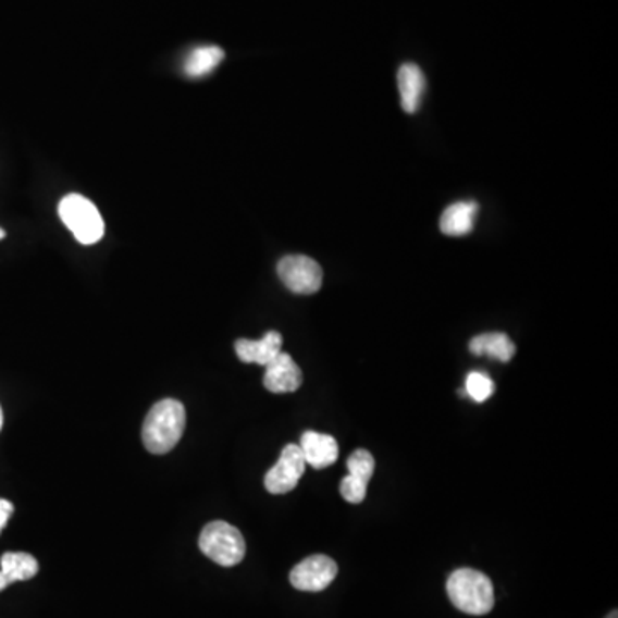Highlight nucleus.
<instances>
[{
    "label": "nucleus",
    "mask_w": 618,
    "mask_h": 618,
    "mask_svg": "<svg viewBox=\"0 0 618 618\" xmlns=\"http://www.w3.org/2000/svg\"><path fill=\"white\" fill-rule=\"evenodd\" d=\"M186 428V409L180 400L154 404L143 424V444L151 454H168L180 444Z\"/></svg>",
    "instance_id": "obj_1"
},
{
    "label": "nucleus",
    "mask_w": 618,
    "mask_h": 618,
    "mask_svg": "<svg viewBox=\"0 0 618 618\" xmlns=\"http://www.w3.org/2000/svg\"><path fill=\"white\" fill-rule=\"evenodd\" d=\"M447 594L457 610L468 615H486L495 605V591L489 576L480 570L459 569L450 573Z\"/></svg>",
    "instance_id": "obj_2"
},
{
    "label": "nucleus",
    "mask_w": 618,
    "mask_h": 618,
    "mask_svg": "<svg viewBox=\"0 0 618 618\" xmlns=\"http://www.w3.org/2000/svg\"><path fill=\"white\" fill-rule=\"evenodd\" d=\"M59 215L82 245H95L102 239L106 232L102 215L85 196H64L59 203Z\"/></svg>",
    "instance_id": "obj_3"
},
{
    "label": "nucleus",
    "mask_w": 618,
    "mask_h": 618,
    "mask_svg": "<svg viewBox=\"0 0 618 618\" xmlns=\"http://www.w3.org/2000/svg\"><path fill=\"white\" fill-rule=\"evenodd\" d=\"M200 549L219 566L234 567L245 558L246 541L239 529L228 522L213 521L201 531Z\"/></svg>",
    "instance_id": "obj_4"
},
{
    "label": "nucleus",
    "mask_w": 618,
    "mask_h": 618,
    "mask_svg": "<svg viewBox=\"0 0 618 618\" xmlns=\"http://www.w3.org/2000/svg\"><path fill=\"white\" fill-rule=\"evenodd\" d=\"M279 277L287 289L296 294H314L323 284V270L313 258L291 255L282 258L277 267Z\"/></svg>",
    "instance_id": "obj_5"
},
{
    "label": "nucleus",
    "mask_w": 618,
    "mask_h": 618,
    "mask_svg": "<svg viewBox=\"0 0 618 618\" xmlns=\"http://www.w3.org/2000/svg\"><path fill=\"white\" fill-rule=\"evenodd\" d=\"M338 567L326 555H311L291 570V584L306 593H320L335 581Z\"/></svg>",
    "instance_id": "obj_6"
},
{
    "label": "nucleus",
    "mask_w": 618,
    "mask_h": 618,
    "mask_svg": "<svg viewBox=\"0 0 618 618\" xmlns=\"http://www.w3.org/2000/svg\"><path fill=\"white\" fill-rule=\"evenodd\" d=\"M306 466L308 464L302 457L299 445H287L282 450L279 462L267 472L264 489L269 490L272 495H284V493L293 492L305 474Z\"/></svg>",
    "instance_id": "obj_7"
},
{
    "label": "nucleus",
    "mask_w": 618,
    "mask_h": 618,
    "mask_svg": "<svg viewBox=\"0 0 618 618\" xmlns=\"http://www.w3.org/2000/svg\"><path fill=\"white\" fill-rule=\"evenodd\" d=\"M349 477L341 483V495L349 504H361L367 498L368 483L373 478L374 459L368 450H356L347 459Z\"/></svg>",
    "instance_id": "obj_8"
},
{
    "label": "nucleus",
    "mask_w": 618,
    "mask_h": 618,
    "mask_svg": "<svg viewBox=\"0 0 618 618\" xmlns=\"http://www.w3.org/2000/svg\"><path fill=\"white\" fill-rule=\"evenodd\" d=\"M264 368L263 385L272 394H289L302 385L301 368L285 353H281Z\"/></svg>",
    "instance_id": "obj_9"
},
{
    "label": "nucleus",
    "mask_w": 618,
    "mask_h": 618,
    "mask_svg": "<svg viewBox=\"0 0 618 618\" xmlns=\"http://www.w3.org/2000/svg\"><path fill=\"white\" fill-rule=\"evenodd\" d=\"M299 448H301L306 464L314 469L329 468L338 459L337 440L334 436L323 435V433H302Z\"/></svg>",
    "instance_id": "obj_10"
},
{
    "label": "nucleus",
    "mask_w": 618,
    "mask_h": 618,
    "mask_svg": "<svg viewBox=\"0 0 618 618\" xmlns=\"http://www.w3.org/2000/svg\"><path fill=\"white\" fill-rule=\"evenodd\" d=\"M282 353V335L279 332H269L260 341L239 338L236 342V355L243 362H255L267 367Z\"/></svg>",
    "instance_id": "obj_11"
},
{
    "label": "nucleus",
    "mask_w": 618,
    "mask_h": 618,
    "mask_svg": "<svg viewBox=\"0 0 618 618\" xmlns=\"http://www.w3.org/2000/svg\"><path fill=\"white\" fill-rule=\"evenodd\" d=\"M38 573V561L25 552H8L0 558V591L13 582L28 581Z\"/></svg>",
    "instance_id": "obj_12"
},
{
    "label": "nucleus",
    "mask_w": 618,
    "mask_h": 618,
    "mask_svg": "<svg viewBox=\"0 0 618 618\" xmlns=\"http://www.w3.org/2000/svg\"><path fill=\"white\" fill-rule=\"evenodd\" d=\"M397 85H399L400 103H403L404 112L415 114L421 106L424 86H427L423 71L419 70L416 64H404L399 74H397Z\"/></svg>",
    "instance_id": "obj_13"
},
{
    "label": "nucleus",
    "mask_w": 618,
    "mask_h": 618,
    "mask_svg": "<svg viewBox=\"0 0 618 618\" xmlns=\"http://www.w3.org/2000/svg\"><path fill=\"white\" fill-rule=\"evenodd\" d=\"M478 203L474 201H459L450 207L440 217V231L447 236H466L474 227L477 220Z\"/></svg>",
    "instance_id": "obj_14"
},
{
    "label": "nucleus",
    "mask_w": 618,
    "mask_h": 618,
    "mask_svg": "<svg viewBox=\"0 0 618 618\" xmlns=\"http://www.w3.org/2000/svg\"><path fill=\"white\" fill-rule=\"evenodd\" d=\"M472 355L490 356L502 362H509L516 355V344L510 341L509 335L493 332V334H481L472 338L469 344Z\"/></svg>",
    "instance_id": "obj_15"
},
{
    "label": "nucleus",
    "mask_w": 618,
    "mask_h": 618,
    "mask_svg": "<svg viewBox=\"0 0 618 618\" xmlns=\"http://www.w3.org/2000/svg\"><path fill=\"white\" fill-rule=\"evenodd\" d=\"M225 52L215 46L198 47L187 55L184 62V74L187 77H203L215 71L217 65L224 61Z\"/></svg>",
    "instance_id": "obj_16"
},
{
    "label": "nucleus",
    "mask_w": 618,
    "mask_h": 618,
    "mask_svg": "<svg viewBox=\"0 0 618 618\" xmlns=\"http://www.w3.org/2000/svg\"><path fill=\"white\" fill-rule=\"evenodd\" d=\"M495 392V383L490 379L489 374L481 373V371H472L466 379V394L477 403H484L492 397Z\"/></svg>",
    "instance_id": "obj_17"
},
{
    "label": "nucleus",
    "mask_w": 618,
    "mask_h": 618,
    "mask_svg": "<svg viewBox=\"0 0 618 618\" xmlns=\"http://www.w3.org/2000/svg\"><path fill=\"white\" fill-rule=\"evenodd\" d=\"M14 505L4 498H0V531L8 526L9 517L13 516Z\"/></svg>",
    "instance_id": "obj_18"
},
{
    "label": "nucleus",
    "mask_w": 618,
    "mask_h": 618,
    "mask_svg": "<svg viewBox=\"0 0 618 618\" xmlns=\"http://www.w3.org/2000/svg\"><path fill=\"white\" fill-rule=\"evenodd\" d=\"M2 424H4V415H2V407H0V430H2Z\"/></svg>",
    "instance_id": "obj_19"
},
{
    "label": "nucleus",
    "mask_w": 618,
    "mask_h": 618,
    "mask_svg": "<svg viewBox=\"0 0 618 618\" xmlns=\"http://www.w3.org/2000/svg\"><path fill=\"white\" fill-rule=\"evenodd\" d=\"M606 618H618L617 610L611 611V614L608 615V617H606Z\"/></svg>",
    "instance_id": "obj_20"
},
{
    "label": "nucleus",
    "mask_w": 618,
    "mask_h": 618,
    "mask_svg": "<svg viewBox=\"0 0 618 618\" xmlns=\"http://www.w3.org/2000/svg\"><path fill=\"white\" fill-rule=\"evenodd\" d=\"M5 237V232L2 231V228H0V239H4Z\"/></svg>",
    "instance_id": "obj_21"
}]
</instances>
